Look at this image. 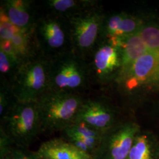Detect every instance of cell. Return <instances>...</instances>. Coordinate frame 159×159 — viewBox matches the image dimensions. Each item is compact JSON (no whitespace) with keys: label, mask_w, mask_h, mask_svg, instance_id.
Here are the masks:
<instances>
[{"label":"cell","mask_w":159,"mask_h":159,"mask_svg":"<svg viewBox=\"0 0 159 159\" xmlns=\"http://www.w3.org/2000/svg\"><path fill=\"white\" fill-rule=\"evenodd\" d=\"M104 19L97 6L67 19L73 51L88 59L100 39Z\"/></svg>","instance_id":"8992f818"},{"label":"cell","mask_w":159,"mask_h":159,"mask_svg":"<svg viewBox=\"0 0 159 159\" xmlns=\"http://www.w3.org/2000/svg\"><path fill=\"white\" fill-rule=\"evenodd\" d=\"M14 147V146L10 137L0 127V159H4L11 155Z\"/></svg>","instance_id":"603a6c76"},{"label":"cell","mask_w":159,"mask_h":159,"mask_svg":"<svg viewBox=\"0 0 159 159\" xmlns=\"http://www.w3.org/2000/svg\"><path fill=\"white\" fill-rule=\"evenodd\" d=\"M11 41L21 63L39 53L33 32L19 31L13 36Z\"/></svg>","instance_id":"e0dca14e"},{"label":"cell","mask_w":159,"mask_h":159,"mask_svg":"<svg viewBox=\"0 0 159 159\" xmlns=\"http://www.w3.org/2000/svg\"><path fill=\"white\" fill-rule=\"evenodd\" d=\"M139 24L136 20L125 14L120 13L104 19L100 38L120 46L121 43L128 37L138 32Z\"/></svg>","instance_id":"7c38bea8"},{"label":"cell","mask_w":159,"mask_h":159,"mask_svg":"<svg viewBox=\"0 0 159 159\" xmlns=\"http://www.w3.org/2000/svg\"><path fill=\"white\" fill-rule=\"evenodd\" d=\"M139 32L148 51L159 54V29L148 26Z\"/></svg>","instance_id":"ffe728a7"},{"label":"cell","mask_w":159,"mask_h":159,"mask_svg":"<svg viewBox=\"0 0 159 159\" xmlns=\"http://www.w3.org/2000/svg\"><path fill=\"white\" fill-rule=\"evenodd\" d=\"M19 65L12 61L6 54L0 50V73L1 80L10 83Z\"/></svg>","instance_id":"44dd1931"},{"label":"cell","mask_w":159,"mask_h":159,"mask_svg":"<svg viewBox=\"0 0 159 159\" xmlns=\"http://www.w3.org/2000/svg\"><path fill=\"white\" fill-rule=\"evenodd\" d=\"M115 117L113 110L106 102L96 98H85L75 121L83 122L104 133L116 125Z\"/></svg>","instance_id":"9c48e42d"},{"label":"cell","mask_w":159,"mask_h":159,"mask_svg":"<svg viewBox=\"0 0 159 159\" xmlns=\"http://www.w3.org/2000/svg\"><path fill=\"white\" fill-rule=\"evenodd\" d=\"M1 126L14 147L29 148L41 134L37 102H16L1 119Z\"/></svg>","instance_id":"277c9868"},{"label":"cell","mask_w":159,"mask_h":159,"mask_svg":"<svg viewBox=\"0 0 159 159\" xmlns=\"http://www.w3.org/2000/svg\"><path fill=\"white\" fill-rule=\"evenodd\" d=\"M0 50L3 51L12 61L18 65H20L21 61L17 56V53L12 44L11 41L0 42Z\"/></svg>","instance_id":"d4e9b609"},{"label":"cell","mask_w":159,"mask_h":159,"mask_svg":"<svg viewBox=\"0 0 159 159\" xmlns=\"http://www.w3.org/2000/svg\"><path fill=\"white\" fill-rule=\"evenodd\" d=\"M12 159H40L36 152L29 148L14 147L11 153Z\"/></svg>","instance_id":"cb8c5ba5"},{"label":"cell","mask_w":159,"mask_h":159,"mask_svg":"<svg viewBox=\"0 0 159 159\" xmlns=\"http://www.w3.org/2000/svg\"><path fill=\"white\" fill-rule=\"evenodd\" d=\"M35 152L40 159H93L91 154L80 150L63 138L44 142Z\"/></svg>","instance_id":"4fadbf2b"},{"label":"cell","mask_w":159,"mask_h":159,"mask_svg":"<svg viewBox=\"0 0 159 159\" xmlns=\"http://www.w3.org/2000/svg\"><path fill=\"white\" fill-rule=\"evenodd\" d=\"M19 102H36L48 90L49 59L40 53L20 64L9 83Z\"/></svg>","instance_id":"3957f363"},{"label":"cell","mask_w":159,"mask_h":159,"mask_svg":"<svg viewBox=\"0 0 159 159\" xmlns=\"http://www.w3.org/2000/svg\"><path fill=\"white\" fill-rule=\"evenodd\" d=\"M91 82L88 60L73 50L49 59L48 91L82 95Z\"/></svg>","instance_id":"7a4b0ae2"},{"label":"cell","mask_w":159,"mask_h":159,"mask_svg":"<svg viewBox=\"0 0 159 159\" xmlns=\"http://www.w3.org/2000/svg\"><path fill=\"white\" fill-rule=\"evenodd\" d=\"M87 60L91 81L93 79H94L100 83H106L117 71H119L120 74L121 47L108 40H99Z\"/></svg>","instance_id":"ba28073f"},{"label":"cell","mask_w":159,"mask_h":159,"mask_svg":"<svg viewBox=\"0 0 159 159\" xmlns=\"http://www.w3.org/2000/svg\"><path fill=\"white\" fill-rule=\"evenodd\" d=\"M120 47L121 70L119 79L125 74L139 58L148 51L139 31L123 40Z\"/></svg>","instance_id":"9a60e30c"},{"label":"cell","mask_w":159,"mask_h":159,"mask_svg":"<svg viewBox=\"0 0 159 159\" xmlns=\"http://www.w3.org/2000/svg\"><path fill=\"white\" fill-rule=\"evenodd\" d=\"M83 95L47 91L36 102L41 133L63 131L76 119Z\"/></svg>","instance_id":"6da1fadb"},{"label":"cell","mask_w":159,"mask_h":159,"mask_svg":"<svg viewBox=\"0 0 159 159\" xmlns=\"http://www.w3.org/2000/svg\"><path fill=\"white\" fill-rule=\"evenodd\" d=\"M4 159H12L11 154V155H10V156H7V157H6Z\"/></svg>","instance_id":"484cf974"},{"label":"cell","mask_w":159,"mask_h":159,"mask_svg":"<svg viewBox=\"0 0 159 159\" xmlns=\"http://www.w3.org/2000/svg\"><path fill=\"white\" fill-rule=\"evenodd\" d=\"M39 7L30 0H5L1 8L9 20L20 31L33 32L35 25L40 17Z\"/></svg>","instance_id":"8fae6325"},{"label":"cell","mask_w":159,"mask_h":159,"mask_svg":"<svg viewBox=\"0 0 159 159\" xmlns=\"http://www.w3.org/2000/svg\"><path fill=\"white\" fill-rule=\"evenodd\" d=\"M33 35L39 52L48 59L73 50L66 18L44 12L36 22Z\"/></svg>","instance_id":"5b68a950"},{"label":"cell","mask_w":159,"mask_h":159,"mask_svg":"<svg viewBox=\"0 0 159 159\" xmlns=\"http://www.w3.org/2000/svg\"><path fill=\"white\" fill-rule=\"evenodd\" d=\"M140 127L134 122L116 124L102 134L93 159H127Z\"/></svg>","instance_id":"52a82bcc"},{"label":"cell","mask_w":159,"mask_h":159,"mask_svg":"<svg viewBox=\"0 0 159 159\" xmlns=\"http://www.w3.org/2000/svg\"><path fill=\"white\" fill-rule=\"evenodd\" d=\"M127 159H159V143L151 134L139 131L134 137Z\"/></svg>","instance_id":"2e32d148"},{"label":"cell","mask_w":159,"mask_h":159,"mask_svg":"<svg viewBox=\"0 0 159 159\" xmlns=\"http://www.w3.org/2000/svg\"><path fill=\"white\" fill-rule=\"evenodd\" d=\"M62 133L64 136L77 137L83 139L94 149V152L103 134L84 123L79 121H75L65 129Z\"/></svg>","instance_id":"ac0fdd59"},{"label":"cell","mask_w":159,"mask_h":159,"mask_svg":"<svg viewBox=\"0 0 159 159\" xmlns=\"http://www.w3.org/2000/svg\"><path fill=\"white\" fill-rule=\"evenodd\" d=\"M41 4L45 13L68 19L96 6L97 2L93 0H46Z\"/></svg>","instance_id":"5bb4252c"},{"label":"cell","mask_w":159,"mask_h":159,"mask_svg":"<svg viewBox=\"0 0 159 159\" xmlns=\"http://www.w3.org/2000/svg\"><path fill=\"white\" fill-rule=\"evenodd\" d=\"M19 31L20 30L11 22L4 11L0 8V42L11 41Z\"/></svg>","instance_id":"7402d4cb"},{"label":"cell","mask_w":159,"mask_h":159,"mask_svg":"<svg viewBox=\"0 0 159 159\" xmlns=\"http://www.w3.org/2000/svg\"><path fill=\"white\" fill-rule=\"evenodd\" d=\"M159 79V54L148 51L119 80L131 91L140 83Z\"/></svg>","instance_id":"30bf717a"},{"label":"cell","mask_w":159,"mask_h":159,"mask_svg":"<svg viewBox=\"0 0 159 159\" xmlns=\"http://www.w3.org/2000/svg\"><path fill=\"white\" fill-rule=\"evenodd\" d=\"M14 96L9 83L1 81L0 88V118L2 119L6 113L17 102Z\"/></svg>","instance_id":"d6986e66"}]
</instances>
